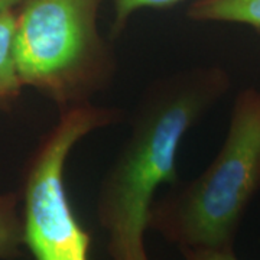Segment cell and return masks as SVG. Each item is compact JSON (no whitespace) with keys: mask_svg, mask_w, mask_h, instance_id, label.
Instances as JSON below:
<instances>
[{"mask_svg":"<svg viewBox=\"0 0 260 260\" xmlns=\"http://www.w3.org/2000/svg\"><path fill=\"white\" fill-rule=\"evenodd\" d=\"M230 85L223 67L200 65L165 75L145 90L97 197L112 260H149L145 233L156 191L177 185L182 142Z\"/></svg>","mask_w":260,"mask_h":260,"instance_id":"1","label":"cell"},{"mask_svg":"<svg viewBox=\"0 0 260 260\" xmlns=\"http://www.w3.org/2000/svg\"><path fill=\"white\" fill-rule=\"evenodd\" d=\"M260 191V90L236 95L223 146L204 172L174 188L149 227L184 250L233 249L242 217Z\"/></svg>","mask_w":260,"mask_h":260,"instance_id":"2","label":"cell"},{"mask_svg":"<svg viewBox=\"0 0 260 260\" xmlns=\"http://www.w3.org/2000/svg\"><path fill=\"white\" fill-rule=\"evenodd\" d=\"M103 0H22L13 54L20 81L64 112L107 90L117 71L99 29Z\"/></svg>","mask_w":260,"mask_h":260,"instance_id":"3","label":"cell"},{"mask_svg":"<svg viewBox=\"0 0 260 260\" xmlns=\"http://www.w3.org/2000/svg\"><path fill=\"white\" fill-rule=\"evenodd\" d=\"M121 116L119 109L91 102L70 107L32 153L23 172L22 225L23 244L34 260H90L91 234L70 203L67 160L80 140L117 123Z\"/></svg>","mask_w":260,"mask_h":260,"instance_id":"4","label":"cell"},{"mask_svg":"<svg viewBox=\"0 0 260 260\" xmlns=\"http://www.w3.org/2000/svg\"><path fill=\"white\" fill-rule=\"evenodd\" d=\"M186 16L194 22L244 25L260 34V0H192Z\"/></svg>","mask_w":260,"mask_h":260,"instance_id":"5","label":"cell"},{"mask_svg":"<svg viewBox=\"0 0 260 260\" xmlns=\"http://www.w3.org/2000/svg\"><path fill=\"white\" fill-rule=\"evenodd\" d=\"M13 34L15 9L0 15V112L13 107L23 88L15 62Z\"/></svg>","mask_w":260,"mask_h":260,"instance_id":"6","label":"cell"},{"mask_svg":"<svg viewBox=\"0 0 260 260\" xmlns=\"http://www.w3.org/2000/svg\"><path fill=\"white\" fill-rule=\"evenodd\" d=\"M18 205L16 192L0 194V260H13L20 256L23 225Z\"/></svg>","mask_w":260,"mask_h":260,"instance_id":"7","label":"cell"},{"mask_svg":"<svg viewBox=\"0 0 260 260\" xmlns=\"http://www.w3.org/2000/svg\"><path fill=\"white\" fill-rule=\"evenodd\" d=\"M113 5V37H119L124 30L129 19L142 9H168L184 0H110Z\"/></svg>","mask_w":260,"mask_h":260,"instance_id":"8","label":"cell"},{"mask_svg":"<svg viewBox=\"0 0 260 260\" xmlns=\"http://www.w3.org/2000/svg\"><path fill=\"white\" fill-rule=\"evenodd\" d=\"M182 253L185 260H239L233 249H197Z\"/></svg>","mask_w":260,"mask_h":260,"instance_id":"9","label":"cell"},{"mask_svg":"<svg viewBox=\"0 0 260 260\" xmlns=\"http://www.w3.org/2000/svg\"><path fill=\"white\" fill-rule=\"evenodd\" d=\"M22 0H0V15L8 10L16 9Z\"/></svg>","mask_w":260,"mask_h":260,"instance_id":"10","label":"cell"}]
</instances>
